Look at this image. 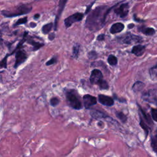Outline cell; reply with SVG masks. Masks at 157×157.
I'll list each match as a JSON object with an SVG mask.
<instances>
[{
	"instance_id": "cell-26",
	"label": "cell",
	"mask_w": 157,
	"mask_h": 157,
	"mask_svg": "<svg viewBox=\"0 0 157 157\" xmlns=\"http://www.w3.org/2000/svg\"><path fill=\"white\" fill-rule=\"evenodd\" d=\"M115 115L116 117L120 120L122 123H125L127 120V117L122 112H115Z\"/></svg>"
},
{
	"instance_id": "cell-36",
	"label": "cell",
	"mask_w": 157,
	"mask_h": 157,
	"mask_svg": "<svg viewBox=\"0 0 157 157\" xmlns=\"http://www.w3.org/2000/svg\"><path fill=\"white\" fill-rule=\"evenodd\" d=\"M30 25V26H31V28H34V27L36 26V24H35V23H33V22H31Z\"/></svg>"
},
{
	"instance_id": "cell-21",
	"label": "cell",
	"mask_w": 157,
	"mask_h": 157,
	"mask_svg": "<svg viewBox=\"0 0 157 157\" xmlns=\"http://www.w3.org/2000/svg\"><path fill=\"white\" fill-rule=\"evenodd\" d=\"M138 106H139V112L141 113V116L144 118V121L146 122L148 124H152V120L150 118V117L148 115H147L144 110H143L140 106L138 105Z\"/></svg>"
},
{
	"instance_id": "cell-2",
	"label": "cell",
	"mask_w": 157,
	"mask_h": 157,
	"mask_svg": "<svg viewBox=\"0 0 157 157\" xmlns=\"http://www.w3.org/2000/svg\"><path fill=\"white\" fill-rule=\"evenodd\" d=\"M66 98L67 103L70 107L76 110H80L82 109V103L76 91L74 90L67 91L66 93Z\"/></svg>"
},
{
	"instance_id": "cell-9",
	"label": "cell",
	"mask_w": 157,
	"mask_h": 157,
	"mask_svg": "<svg viewBox=\"0 0 157 157\" xmlns=\"http://www.w3.org/2000/svg\"><path fill=\"white\" fill-rule=\"evenodd\" d=\"M103 76L101 71L99 70H93L91 72V76L90 77V81L91 84H98V83L103 79Z\"/></svg>"
},
{
	"instance_id": "cell-10",
	"label": "cell",
	"mask_w": 157,
	"mask_h": 157,
	"mask_svg": "<svg viewBox=\"0 0 157 157\" xmlns=\"http://www.w3.org/2000/svg\"><path fill=\"white\" fill-rule=\"evenodd\" d=\"M83 101H84V107L86 109H90L91 106H93L97 103V99L95 96L90 95H85L83 97Z\"/></svg>"
},
{
	"instance_id": "cell-14",
	"label": "cell",
	"mask_w": 157,
	"mask_h": 157,
	"mask_svg": "<svg viewBox=\"0 0 157 157\" xmlns=\"http://www.w3.org/2000/svg\"><path fill=\"white\" fill-rule=\"evenodd\" d=\"M145 50V47L144 45H142L141 44H138L135 45L132 49L131 52L135 54L137 57H140L144 54Z\"/></svg>"
},
{
	"instance_id": "cell-11",
	"label": "cell",
	"mask_w": 157,
	"mask_h": 157,
	"mask_svg": "<svg viewBox=\"0 0 157 157\" xmlns=\"http://www.w3.org/2000/svg\"><path fill=\"white\" fill-rule=\"evenodd\" d=\"M68 0H60L59 1V6H58V11L57 15L56 16V18H55V25H54V29L56 31L57 30V26H58V20L60 18V16L62 15V14L63 12V9L65 7L66 4Z\"/></svg>"
},
{
	"instance_id": "cell-38",
	"label": "cell",
	"mask_w": 157,
	"mask_h": 157,
	"mask_svg": "<svg viewBox=\"0 0 157 157\" xmlns=\"http://www.w3.org/2000/svg\"><path fill=\"white\" fill-rule=\"evenodd\" d=\"M134 27V25L133 24H130L128 25V28H132Z\"/></svg>"
},
{
	"instance_id": "cell-18",
	"label": "cell",
	"mask_w": 157,
	"mask_h": 157,
	"mask_svg": "<svg viewBox=\"0 0 157 157\" xmlns=\"http://www.w3.org/2000/svg\"><path fill=\"white\" fill-rule=\"evenodd\" d=\"M139 117H140V123H139L140 126L141 127V128L145 131V137H147V135H148L149 133V131L150 130V128L146 124L145 122L144 121V120L143 119V118L142 117L141 115H140V114H139Z\"/></svg>"
},
{
	"instance_id": "cell-3",
	"label": "cell",
	"mask_w": 157,
	"mask_h": 157,
	"mask_svg": "<svg viewBox=\"0 0 157 157\" xmlns=\"http://www.w3.org/2000/svg\"><path fill=\"white\" fill-rule=\"evenodd\" d=\"M32 7L28 4L22 5L17 8H15L11 11H3L1 12L2 15L6 17H14L26 14L31 12Z\"/></svg>"
},
{
	"instance_id": "cell-1",
	"label": "cell",
	"mask_w": 157,
	"mask_h": 157,
	"mask_svg": "<svg viewBox=\"0 0 157 157\" xmlns=\"http://www.w3.org/2000/svg\"><path fill=\"white\" fill-rule=\"evenodd\" d=\"M115 6L112 7L107 6H98L92 11H90L85 22L87 28L91 31H98L102 28L105 25L106 17L111 9Z\"/></svg>"
},
{
	"instance_id": "cell-31",
	"label": "cell",
	"mask_w": 157,
	"mask_h": 157,
	"mask_svg": "<svg viewBox=\"0 0 157 157\" xmlns=\"http://www.w3.org/2000/svg\"><path fill=\"white\" fill-rule=\"evenodd\" d=\"M151 114L152 117L154 120L157 122V109H151Z\"/></svg>"
},
{
	"instance_id": "cell-20",
	"label": "cell",
	"mask_w": 157,
	"mask_h": 157,
	"mask_svg": "<svg viewBox=\"0 0 157 157\" xmlns=\"http://www.w3.org/2000/svg\"><path fill=\"white\" fill-rule=\"evenodd\" d=\"M149 74L152 81H157V64L150 69Z\"/></svg>"
},
{
	"instance_id": "cell-15",
	"label": "cell",
	"mask_w": 157,
	"mask_h": 157,
	"mask_svg": "<svg viewBox=\"0 0 157 157\" xmlns=\"http://www.w3.org/2000/svg\"><path fill=\"white\" fill-rule=\"evenodd\" d=\"M138 30L146 36H153L155 33V30L153 28L146 27L144 26H142L138 28Z\"/></svg>"
},
{
	"instance_id": "cell-22",
	"label": "cell",
	"mask_w": 157,
	"mask_h": 157,
	"mask_svg": "<svg viewBox=\"0 0 157 157\" xmlns=\"http://www.w3.org/2000/svg\"><path fill=\"white\" fill-rule=\"evenodd\" d=\"M81 46L78 44H76L72 48V57L74 58H77L78 56V53H79Z\"/></svg>"
},
{
	"instance_id": "cell-29",
	"label": "cell",
	"mask_w": 157,
	"mask_h": 157,
	"mask_svg": "<svg viewBox=\"0 0 157 157\" xmlns=\"http://www.w3.org/2000/svg\"><path fill=\"white\" fill-rule=\"evenodd\" d=\"M59 103H60V99L58 98H52L50 100V105L53 106V107L57 106L59 104Z\"/></svg>"
},
{
	"instance_id": "cell-30",
	"label": "cell",
	"mask_w": 157,
	"mask_h": 157,
	"mask_svg": "<svg viewBox=\"0 0 157 157\" xmlns=\"http://www.w3.org/2000/svg\"><path fill=\"white\" fill-rule=\"evenodd\" d=\"M88 57L91 60H95L98 57V54L95 51H91L88 53Z\"/></svg>"
},
{
	"instance_id": "cell-33",
	"label": "cell",
	"mask_w": 157,
	"mask_h": 157,
	"mask_svg": "<svg viewBox=\"0 0 157 157\" xmlns=\"http://www.w3.org/2000/svg\"><path fill=\"white\" fill-rule=\"evenodd\" d=\"M7 56H6L5 58H4L1 62H0V68H7Z\"/></svg>"
},
{
	"instance_id": "cell-37",
	"label": "cell",
	"mask_w": 157,
	"mask_h": 157,
	"mask_svg": "<svg viewBox=\"0 0 157 157\" xmlns=\"http://www.w3.org/2000/svg\"><path fill=\"white\" fill-rule=\"evenodd\" d=\"M40 15L38 14H36L35 16H34V18H35V19H38V18L39 17Z\"/></svg>"
},
{
	"instance_id": "cell-25",
	"label": "cell",
	"mask_w": 157,
	"mask_h": 157,
	"mask_svg": "<svg viewBox=\"0 0 157 157\" xmlns=\"http://www.w3.org/2000/svg\"><path fill=\"white\" fill-rule=\"evenodd\" d=\"M52 27H53L52 23H50V24H46L43 26L42 32L44 35H47L49 33L50 31H51Z\"/></svg>"
},
{
	"instance_id": "cell-35",
	"label": "cell",
	"mask_w": 157,
	"mask_h": 157,
	"mask_svg": "<svg viewBox=\"0 0 157 157\" xmlns=\"http://www.w3.org/2000/svg\"><path fill=\"white\" fill-rule=\"evenodd\" d=\"M55 37V33H50V34L49 35V40H50V41H52V40L54 39Z\"/></svg>"
},
{
	"instance_id": "cell-23",
	"label": "cell",
	"mask_w": 157,
	"mask_h": 157,
	"mask_svg": "<svg viewBox=\"0 0 157 157\" xmlns=\"http://www.w3.org/2000/svg\"><path fill=\"white\" fill-rule=\"evenodd\" d=\"M28 43H30L31 45H32L33 46V50L36 51V50H38V49H39L41 47H42L43 46H44V44L43 43H37L36 41H33V40H30L28 41Z\"/></svg>"
},
{
	"instance_id": "cell-13",
	"label": "cell",
	"mask_w": 157,
	"mask_h": 157,
	"mask_svg": "<svg viewBox=\"0 0 157 157\" xmlns=\"http://www.w3.org/2000/svg\"><path fill=\"white\" fill-rule=\"evenodd\" d=\"M125 28V25L120 22L115 23L113 24L110 28V32L111 34H116L120 33Z\"/></svg>"
},
{
	"instance_id": "cell-12",
	"label": "cell",
	"mask_w": 157,
	"mask_h": 157,
	"mask_svg": "<svg viewBox=\"0 0 157 157\" xmlns=\"http://www.w3.org/2000/svg\"><path fill=\"white\" fill-rule=\"evenodd\" d=\"M98 101L101 104L106 106H109V107H110V106H112L114 104V100L112 98L104 95H98Z\"/></svg>"
},
{
	"instance_id": "cell-5",
	"label": "cell",
	"mask_w": 157,
	"mask_h": 157,
	"mask_svg": "<svg viewBox=\"0 0 157 157\" xmlns=\"http://www.w3.org/2000/svg\"><path fill=\"white\" fill-rule=\"evenodd\" d=\"M121 41L123 44H125L141 43L142 41V38L140 36H137L130 33H128L121 38Z\"/></svg>"
},
{
	"instance_id": "cell-34",
	"label": "cell",
	"mask_w": 157,
	"mask_h": 157,
	"mask_svg": "<svg viewBox=\"0 0 157 157\" xmlns=\"http://www.w3.org/2000/svg\"><path fill=\"white\" fill-rule=\"evenodd\" d=\"M104 39H105V35L104 34L99 35V36H98V37H97V40L99 41H104Z\"/></svg>"
},
{
	"instance_id": "cell-28",
	"label": "cell",
	"mask_w": 157,
	"mask_h": 157,
	"mask_svg": "<svg viewBox=\"0 0 157 157\" xmlns=\"http://www.w3.org/2000/svg\"><path fill=\"white\" fill-rule=\"evenodd\" d=\"M26 22H27V17H25L22 18H20V19H18L16 22V24H14V26H18V25H20L25 24H26Z\"/></svg>"
},
{
	"instance_id": "cell-7",
	"label": "cell",
	"mask_w": 157,
	"mask_h": 157,
	"mask_svg": "<svg viewBox=\"0 0 157 157\" xmlns=\"http://www.w3.org/2000/svg\"><path fill=\"white\" fill-rule=\"evenodd\" d=\"M129 9H130V6L128 3H123L121 4L119 7L114 9V12L120 18H124L127 16L129 12Z\"/></svg>"
},
{
	"instance_id": "cell-24",
	"label": "cell",
	"mask_w": 157,
	"mask_h": 157,
	"mask_svg": "<svg viewBox=\"0 0 157 157\" xmlns=\"http://www.w3.org/2000/svg\"><path fill=\"white\" fill-rule=\"evenodd\" d=\"M108 63L111 66H115L117 65V64L118 63V60L116 57H115L114 55H110L109 56L108 58Z\"/></svg>"
},
{
	"instance_id": "cell-27",
	"label": "cell",
	"mask_w": 157,
	"mask_h": 157,
	"mask_svg": "<svg viewBox=\"0 0 157 157\" xmlns=\"http://www.w3.org/2000/svg\"><path fill=\"white\" fill-rule=\"evenodd\" d=\"M101 90H108L109 89V85L106 81L103 80V78L101 80L98 84Z\"/></svg>"
},
{
	"instance_id": "cell-19",
	"label": "cell",
	"mask_w": 157,
	"mask_h": 157,
	"mask_svg": "<svg viewBox=\"0 0 157 157\" xmlns=\"http://www.w3.org/2000/svg\"><path fill=\"white\" fill-rule=\"evenodd\" d=\"M150 142L152 149L157 154V131L154 135L151 136Z\"/></svg>"
},
{
	"instance_id": "cell-16",
	"label": "cell",
	"mask_w": 157,
	"mask_h": 157,
	"mask_svg": "<svg viewBox=\"0 0 157 157\" xmlns=\"http://www.w3.org/2000/svg\"><path fill=\"white\" fill-rule=\"evenodd\" d=\"M90 115L92 117L96 119H101V118H109L108 115L105 114L104 113L99 111V110H91L90 111Z\"/></svg>"
},
{
	"instance_id": "cell-6",
	"label": "cell",
	"mask_w": 157,
	"mask_h": 157,
	"mask_svg": "<svg viewBox=\"0 0 157 157\" xmlns=\"http://www.w3.org/2000/svg\"><path fill=\"white\" fill-rule=\"evenodd\" d=\"M84 14L81 12H77L74 14L69 16L64 19V25H65L66 28H68L70 27L74 23L81 21L83 19V18H84Z\"/></svg>"
},
{
	"instance_id": "cell-17",
	"label": "cell",
	"mask_w": 157,
	"mask_h": 157,
	"mask_svg": "<svg viewBox=\"0 0 157 157\" xmlns=\"http://www.w3.org/2000/svg\"><path fill=\"white\" fill-rule=\"evenodd\" d=\"M144 87H145V84H144L142 82L137 81L133 84L132 89L134 92L137 93V92L141 91L143 89H144Z\"/></svg>"
},
{
	"instance_id": "cell-39",
	"label": "cell",
	"mask_w": 157,
	"mask_h": 157,
	"mask_svg": "<svg viewBox=\"0 0 157 157\" xmlns=\"http://www.w3.org/2000/svg\"><path fill=\"white\" fill-rule=\"evenodd\" d=\"M0 73H1V72H0Z\"/></svg>"
},
{
	"instance_id": "cell-4",
	"label": "cell",
	"mask_w": 157,
	"mask_h": 157,
	"mask_svg": "<svg viewBox=\"0 0 157 157\" xmlns=\"http://www.w3.org/2000/svg\"><path fill=\"white\" fill-rule=\"evenodd\" d=\"M141 98L146 102L157 105V89H150L144 92Z\"/></svg>"
},
{
	"instance_id": "cell-32",
	"label": "cell",
	"mask_w": 157,
	"mask_h": 157,
	"mask_svg": "<svg viewBox=\"0 0 157 157\" xmlns=\"http://www.w3.org/2000/svg\"><path fill=\"white\" fill-rule=\"evenodd\" d=\"M57 62V58L56 57H54L52 58H51L49 60L47 63H46V66H50L52 64H54Z\"/></svg>"
},
{
	"instance_id": "cell-8",
	"label": "cell",
	"mask_w": 157,
	"mask_h": 157,
	"mask_svg": "<svg viewBox=\"0 0 157 157\" xmlns=\"http://www.w3.org/2000/svg\"><path fill=\"white\" fill-rule=\"evenodd\" d=\"M28 56L25 51L20 49L16 54V62L14 68H17L20 65H21L23 63H24L26 60Z\"/></svg>"
}]
</instances>
